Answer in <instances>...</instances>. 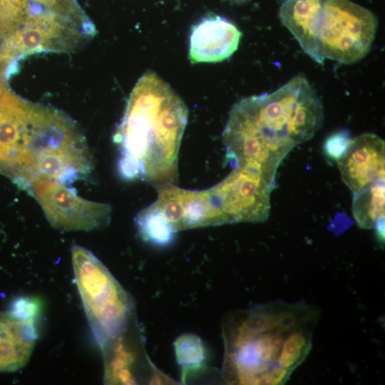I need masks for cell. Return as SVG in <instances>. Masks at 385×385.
<instances>
[{
    "label": "cell",
    "mask_w": 385,
    "mask_h": 385,
    "mask_svg": "<svg viewBox=\"0 0 385 385\" xmlns=\"http://www.w3.org/2000/svg\"><path fill=\"white\" fill-rule=\"evenodd\" d=\"M319 312L275 302L233 312L222 326V376L230 384H284L306 359Z\"/></svg>",
    "instance_id": "obj_2"
},
{
    "label": "cell",
    "mask_w": 385,
    "mask_h": 385,
    "mask_svg": "<svg viewBox=\"0 0 385 385\" xmlns=\"http://www.w3.org/2000/svg\"><path fill=\"white\" fill-rule=\"evenodd\" d=\"M3 79L4 78L0 75V95L4 88V83H3Z\"/></svg>",
    "instance_id": "obj_16"
},
{
    "label": "cell",
    "mask_w": 385,
    "mask_h": 385,
    "mask_svg": "<svg viewBox=\"0 0 385 385\" xmlns=\"http://www.w3.org/2000/svg\"><path fill=\"white\" fill-rule=\"evenodd\" d=\"M108 384H175L150 361L135 315L115 337L99 346Z\"/></svg>",
    "instance_id": "obj_8"
},
{
    "label": "cell",
    "mask_w": 385,
    "mask_h": 385,
    "mask_svg": "<svg viewBox=\"0 0 385 385\" xmlns=\"http://www.w3.org/2000/svg\"><path fill=\"white\" fill-rule=\"evenodd\" d=\"M155 186L158 197L148 207L165 220L175 233L224 224L220 214L211 202L207 189L190 190L173 183Z\"/></svg>",
    "instance_id": "obj_10"
},
{
    "label": "cell",
    "mask_w": 385,
    "mask_h": 385,
    "mask_svg": "<svg viewBox=\"0 0 385 385\" xmlns=\"http://www.w3.org/2000/svg\"><path fill=\"white\" fill-rule=\"evenodd\" d=\"M384 183H374L354 195L352 213L361 228H374L384 221Z\"/></svg>",
    "instance_id": "obj_13"
},
{
    "label": "cell",
    "mask_w": 385,
    "mask_h": 385,
    "mask_svg": "<svg viewBox=\"0 0 385 385\" xmlns=\"http://www.w3.org/2000/svg\"><path fill=\"white\" fill-rule=\"evenodd\" d=\"M279 16L303 51L314 61L344 64L365 57L378 20L368 9L349 0H285Z\"/></svg>",
    "instance_id": "obj_4"
},
{
    "label": "cell",
    "mask_w": 385,
    "mask_h": 385,
    "mask_svg": "<svg viewBox=\"0 0 385 385\" xmlns=\"http://www.w3.org/2000/svg\"><path fill=\"white\" fill-rule=\"evenodd\" d=\"M188 115L171 87L155 72L146 71L134 86L113 136L120 152V175L155 185L173 183Z\"/></svg>",
    "instance_id": "obj_3"
},
{
    "label": "cell",
    "mask_w": 385,
    "mask_h": 385,
    "mask_svg": "<svg viewBox=\"0 0 385 385\" xmlns=\"http://www.w3.org/2000/svg\"><path fill=\"white\" fill-rule=\"evenodd\" d=\"M351 140L350 133L347 130H342L332 133L326 139L324 144L326 155L337 161L346 153Z\"/></svg>",
    "instance_id": "obj_15"
},
{
    "label": "cell",
    "mask_w": 385,
    "mask_h": 385,
    "mask_svg": "<svg viewBox=\"0 0 385 385\" xmlns=\"http://www.w3.org/2000/svg\"><path fill=\"white\" fill-rule=\"evenodd\" d=\"M241 36L226 19L208 16L192 27L189 59L192 63L222 61L237 49Z\"/></svg>",
    "instance_id": "obj_12"
},
{
    "label": "cell",
    "mask_w": 385,
    "mask_h": 385,
    "mask_svg": "<svg viewBox=\"0 0 385 385\" xmlns=\"http://www.w3.org/2000/svg\"><path fill=\"white\" fill-rule=\"evenodd\" d=\"M40 309L37 299L20 297L9 310L0 312V372L15 371L29 360L38 337Z\"/></svg>",
    "instance_id": "obj_9"
},
{
    "label": "cell",
    "mask_w": 385,
    "mask_h": 385,
    "mask_svg": "<svg viewBox=\"0 0 385 385\" xmlns=\"http://www.w3.org/2000/svg\"><path fill=\"white\" fill-rule=\"evenodd\" d=\"M177 361L181 366V379L183 384L192 377L204 373L206 369V352L200 338L193 334H184L174 342Z\"/></svg>",
    "instance_id": "obj_14"
},
{
    "label": "cell",
    "mask_w": 385,
    "mask_h": 385,
    "mask_svg": "<svg viewBox=\"0 0 385 385\" xmlns=\"http://www.w3.org/2000/svg\"><path fill=\"white\" fill-rule=\"evenodd\" d=\"M337 162L343 182L354 195L374 183L384 180V141L374 133L358 135Z\"/></svg>",
    "instance_id": "obj_11"
},
{
    "label": "cell",
    "mask_w": 385,
    "mask_h": 385,
    "mask_svg": "<svg viewBox=\"0 0 385 385\" xmlns=\"http://www.w3.org/2000/svg\"><path fill=\"white\" fill-rule=\"evenodd\" d=\"M226 1H229L232 3H235V4H242V3L247 1L248 0H226Z\"/></svg>",
    "instance_id": "obj_17"
},
{
    "label": "cell",
    "mask_w": 385,
    "mask_h": 385,
    "mask_svg": "<svg viewBox=\"0 0 385 385\" xmlns=\"http://www.w3.org/2000/svg\"><path fill=\"white\" fill-rule=\"evenodd\" d=\"M324 120L322 103L302 73L275 91L234 104L222 134L226 160L275 183L277 170L296 145L311 139Z\"/></svg>",
    "instance_id": "obj_1"
},
{
    "label": "cell",
    "mask_w": 385,
    "mask_h": 385,
    "mask_svg": "<svg viewBox=\"0 0 385 385\" xmlns=\"http://www.w3.org/2000/svg\"><path fill=\"white\" fill-rule=\"evenodd\" d=\"M42 207L50 224L66 231H90L108 224L111 207L92 202L57 180L38 177L25 189Z\"/></svg>",
    "instance_id": "obj_6"
},
{
    "label": "cell",
    "mask_w": 385,
    "mask_h": 385,
    "mask_svg": "<svg viewBox=\"0 0 385 385\" xmlns=\"http://www.w3.org/2000/svg\"><path fill=\"white\" fill-rule=\"evenodd\" d=\"M274 187V183L260 173L236 168L207 190L224 224L258 222L265 221L269 215Z\"/></svg>",
    "instance_id": "obj_7"
},
{
    "label": "cell",
    "mask_w": 385,
    "mask_h": 385,
    "mask_svg": "<svg viewBox=\"0 0 385 385\" xmlns=\"http://www.w3.org/2000/svg\"><path fill=\"white\" fill-rule=\"evenodd\" d=\"M72 263L89 327L99 346L120 334L135 315L131 298L88 250L73 245Z\"/></svg>",
    "instance_id": "obj_5"
}]
</instances>
